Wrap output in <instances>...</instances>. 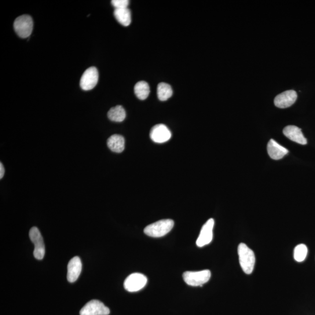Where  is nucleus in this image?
Instances as JSON below:
<instances>
[{
    "label": "nucleus",
    "instance_id": "1",
    "mask_svg": "<svg viewBox=\"0 0 315 315\" xmlns=\"http://www.w3.org/2000/svg\"><path fill=\"white\" fill-rule=\"evenodd\" d=\"M238 254L241 269L247 274H251L254 272L256 258L254 251L244 243L239 245L238 248Z\"/></svg>",
    "mask_w": 315,
    "mask_h": 315
},
{
    "label": "nucleus",
    "instance_id": "2",
    "mask_svg": "<svg viewBox=\"0 0 315 315\" xmlns=\"http://www.w3.org/2000/svg\"><path fill=\"white\" fill-rule=\"evenodd\" d=\"M174 226V221L172 219H163L146 226L144 231L149 237H163L169 233Z\"/></svg>",
    "mask_w": 315,
    "mask_h": 315
},
{
    "label": "nucleus",
    "instance_id": "3",
    "mask_svg": "<svg viewBox=\"0 0 315 315\" xmlns=\"http://www.w3.org/2000/svg\"><path fill=\"white\" fill-rule=\"evenodd\" d=\"M211 274L209 270L199 272H186L183 274L185 283L192 287H202L210 280Z\"/></svg>",
    "mask_w": 315,
    "mask_h": 315
},
{
    "label": "nucleus",
    "instance_id": "4",
    "mask_svg": "<svg viewBox=\"0 0 315 315\" xmlns=\"http://www.w3.org/2000/svg\"><path fill=\"white\" fill-rule=\"evenodd\" d=\"M14 28L17 35L22 38H27L32 34L34 23L32 18L28 15L18 17L14 22Z\"/></svg>",
    "mask_w": 315,
    "mask_h": 315
},
{
    "label": "nucleus",
    "instance_id": "5",
    "mask_svg": "<svg viewBox=\"0 0 315 315\" xmlns=\"http://www.w3.org/2000/svg\"><path fill=\"white\" fill-rule=\"evenodd\" d=\"M147 281V278L144 274L133 273L126 278L124 281V287L127 291L137 292L145 286Z\"/></svg>",
    "mask_w": 315,
    "mask_h": 315
},
{
    "label": "nucleus",
    "instance_id": "6",
    "mask_svg": "<svg viewBox=\"0 0 315 315\" xmlns=\"http://www.w3.org/2000/svg\"><path fill=\"white\" fill-rule=\"evenodd\" d=\"M29 238L34 244V257L38 260H42L45 255V247L41 233L37 227H32L29 231Z\"/></svg>",
    "mask_w": 315,
    "mask_h": 315
},
{
    "label": "nucleus",
    "instance_id": "7",
    "mask_svg": "<svg viewBox=\"0 0 315 315\" xmlns=\"http://www.w3.org/2000/svg\"><path fill=\"white\" fill-rule=\"evenodd\" d=\"M109 313L108 307L96 299L87 303L80 312V315H108Z\"/></svg>",
    "mask_w": 315,
    "mask_h": 315
},
{
    "label": "nucleus",
    "instance_id": "8",
    "mask_svg": "<svg viewBox=\"0 0 315 315\" xmlns=\"http://www.w3.org/2000/svg\"><path fill=\"white\" fill-rule=\"evenodd\" d=\"M99 80V73L97 68L90 67L84 72L80 80V86L84 91H90L97 86Z\"/></svg>",
    "mask_w": 315,
    "mask_h": 315
},
{
    "label": "nucleus",
    "instance_id": "9",
    "mask_svg": "<svg viewBox=\"0 0 315 315\" xmlns=\"http://www.w3.org/2000/svg\"><path fill=\"white\" fill-rule=\"evenodd\" d=\"M214 219L210 218L204 223L198 237L196 245L197 247H203L210 244L213 238Z\"/></svg>",
    "mask_w": 315,
    "mask_h": 315
},
{
    "label": "nucleus",
    "instance_id": "10",
    "mask_svg": "<svg viewBox=\"0 0 315 315\" xmlns=\"http://www.w3.org/2000/svg\"><path fill=\"white\" fill-rule=\"evenodd\" d=\"M172 137L171 132L163 124H156L150 132V137L156 143H164L169 141Z\"/></svg>",
    "mask_w": 315,
    "mask_h": 315
},
{
    "label": "nucleus",
    "instance_id": "11",
    "mask_svg": "<svg viewBox=\"0 0 315 315\" xmlns=\"http://www.w3.org/2000/svg\"><path fill=\"white\" fill-rule=\"evenodd\" d=\"M297 99V94L294 90H288L278 95L274 99V105L281 109L290 107Z\"/></svg>",
    "mask_w": 315,
    "mask_h": 315
},
{
    "label": "nucleus",
    "instance_id": "12",
    "mask_svg": "<svg viewBox=\"0 0 315 315\" xmlns=\"http://www.w3.org/2000/svg\"><path fill=\"white\" fill-rule=\"evenodd\" d=\"M82 271V263L78 256H75L69 262L67 266V280L69 283L77 280Z\"/></svg>",
    "mask_w": 315,
    "mask_h": 315
},
{
    "label": "nucleus",
    "instance_id": "13",
    "mask_svg": "<svg viewBox=\"0 0 315 315\" xmlns=\"http://www.w3.org/2000/svg\"><path fill=\"white\" fill-rule=\"evenodd\" d=\"M283 134L289 140L301 145L307 144L306 138L304 137L301 129L295 126H288L283 130Z\"/></svg>",
    "mask_w": 315,
    "mask_h": 315
},
{
    "label": "nucleus",
    "instance_id": "14",
    "mask_svg": "<svg viewBox=\"0 0 315 315\" xmlns=\"http://www.w3.org/2000/svg\"><path fill=\"white\" fill-rule=\"evenodd\" d=\"M267 152L271 159L279 160L288 153V150L271 139L267 144Z\"/></svg>",
    "mask_w": 315,
    "mask_h": 315
},
{
    "label": "nucleus",
    "instance_id": "15",
    "mask_svg": "<svg viewBox=\"0 0 315 315\" xmlns=\"http://www.w3.org/2000/svg\"><path fill=\"white\" fill-rule=\"evenodd\" d=\"M107 145L112 151L121 153L125 147V140L122 135L114 134L108 138Z\"/></svg>",
    "mask_w": 315,
    "mask_h": 315
},
{
    "label": "nucleus",
    "instance_id": "16",
    "mask_svg": "<svg viewBox=\"0 0 315 315\" xmlns=\"http://www.w3.org/2000/svg\"><path fill=\"white\" fill-rule=\"evenodd\" d=\"M114 16L117 21L123 26H129L131 22L130 10L128 9H115Z\"/></svg>",
    "mask_w": 315,
    "mask_h": 315
},
{
    "label": "nucleus",
    "instance_id": "17",
    "mask_svg": "<svg viewBox=\"0 0 315 315\" xmlns=\"http://www.w3.org/2000/svg\"><path fill=\"white\" fill-rule=\"evenodd\" d=\"M108 116L113 122H122L126 119V113L122 106L118 105L109 110Z\"/></svg>",
    "mask_w": 315,
    "mask_h": 315
},
{
    "label": "nucleus",
    "instance_id": "18",
    "mask_svg": "<svg viewBox=\"0 0 315 315\" xmlns=\"http://www.w3.org/2000/svg\"><path fill=\"white\" fill-rule=\"evenodd\" d=\"M149 87L147 83L141 81L137 83L134 87V93L140 100H145L149 96Z\"/></svg>",
    "mask_w": 315,
    "mask_h": 315
},
{
    "label": "nucleus",
    "instance_id": "19",
    "mask_svg": "<svg viewBox=\"0 0 315 315\" xmlns=\"http://www.w3.org/2000/svg\"><path fill=\"white\" fill-rule=\"evenodd\" d=\"M172 94H173V91L169 84L161 83L158 86L157 95L160 101H167L172 97Z\"/></svg>",
    "mask_w": 315,
    "mask_h": 315
},
{
    "label": "nucleus",
    "instance_id": "20",
    "mask_svg": "<svg viewBox=\"0 0 315 315\" xmlns=\"http://www.w3.org/2000/svg\"><path fill=\"white\" fill-rule=\"evenodd\" d=\"M307 254V248L305 245L299 244L295 248L294 258L296 262L305 261Z\"/></svg>",
    "mask_w": 315,
    "mask_h": 315
},
{
    "label": "nucleus",
    "instance_id": "21",
    "mask_svg": "<svg viewBox=\"0 0 315 315\" xmlns=\"http://www.w3.org/2000/svg\"><path fill=\"white\" fill-rule=\"evenodd\" d=\"M129 1L128 0H113L112 5L115 9H122L128 8L129 5Z\"/></svg>",
    "mask_w": 315,
    "mask_h": 315
},
{
    "label": "nucleus",
    "instance_id": "22",
    "mask_svg": "<svg viewBox=\"0 0 315 315\" xmlns=\"http://www.w3.org/2000/svg\"><path fill=\"white\" fill-rule=\"evenodd\" d=\"M5 174V169L4 168L3 164L0 163V179H2Z\"/></svg>",
    "mask_w": 315,
    "mask_h": 315
}]
</instances>
